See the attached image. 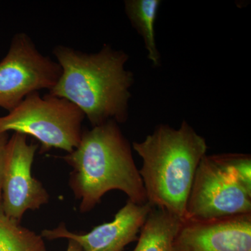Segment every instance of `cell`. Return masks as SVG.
<instances>
[{
	"instance_id": "1",
	"label": "cell",
	"mask_w": 251,
	"mask_h": 251,
	"mask_svg": "<svg viewBox=\"0 0 251 251\" xmlns=\"http://www.w3.org/2000/svg\"><path fill=\"white\" fill-rule=\"evenodd\" d=\"M52 54L62 75L50 94L75 104L92 127L109 120L127 121L134 75L126 69L129 59L126 52L104 44L93 53L58 45Z\"/></svg>"
},
{
	"instance_id": "2",
	"label": "cell",
	"mask_w": 251,
	"mask_h": 251,
	"mask_svg": "<svg viewBox=\"0 0 251 251\" xmlns=\"http://www.w3.org/2000/svg\"><path fill=\"white\" fill-rule=\"evenodd\" d=\"M62 158L72 168L69 186L80 201V212L92 210L112 190L125 193L135 204L148 203L131 145L117 122L82 130L78 146Z\"/></svg>"
},
{
	"instance_id": "3",
	"label": "cell",
	"mask_w": 251,
	"mask_h": 251,
	"mask_svg": "<svg viewBox=\"0 0 251 251\" xmlns=\"http://www.w3.org/2000/svg\"><path fill=\"white\" fill-rule=\"evenodd\" d=\"M132 148L143 160L139 173L148 202L184 220L195 175L207 151L205 138L184 120L178 128L157 126Z\"/></svg>"
},
{
	"instance_id": "4",
	"label": "cell",
	"mask_w": 251,
	"mask_h": 251,
	"mask_svg": "<svg viewBox=\"0 0 251 251\" xmlns=\"http://www.w3.org/2000/svg\"><path fill=\"white\" fill-rule=\"evenodd\" d=\"M85 118L82 110L67 99L34 92L0 117V133L13 130L31 135L40 143L41 154L52 149L71 153L80 143Z\"/></svg>"
},
{
	"instance_id": "5",
	"label": "cell",
	"mask_w": 251,
	"mask_h": 251,
	"mask_svg": "<svg viewBox=\"0 0 251 251\" xmlns=\"http://www.w3.org/2000/svg\"><path fill=\"white\" fill-rule=\"evenodd\" d=\"M61 75L57 61L41 53L26 33H18L0 62V108L11 111L29 94L50 90Z\"/></svg>"
},
{
	"instance_id": "6",
	"label": "cell",
	"mask_w": 251,
	"mask_h": 251,
	"mask_svg": "<svg viewBox=\"0 0 251 251\" xmlns=\"http://www.w3.org/2000/svg\"><path fill=\"white\" fill-rule=\"evenodd\" d=\"M251 214V193L226 171L215 155L203 157L188 196L184 219Z\"/></svg>"
},
{
	"instance_id": "7",
	"label": "cell",
	"mask_w": 251,
	"mask_h": 251,
	"mask_svg": "<svg viewBox=\"0 0 251 251\" xmlns=\"http://www.w3.org/2000/svg\"><path fill=\"white\" fill-rule=\"evenodd\" d=\"M27 135L14 133L9 138L3 171L1 206L6 216L20 223L27 210L47 204L49 195L31 175L39 144L27 143Z\"/></svg>"
},
{
	"instance_id": "8",
	"label": "cell",
	"mask_w": 251,
	"mask_h": 251,
	"mask_svg": "<svg viewBox=\"0 0 251 251\" xmlns=\"http://www.w3.org/2000/svg\"><path fill=\"white\" fill-rule=\"evenodd\" d=\"M173 251H251V214L182 220Z\"/></svg>"
},
{
	"instance_id": "9",
	"label": "cell",
	"mask_w": 251,
	"mask_h": 251,
	"mask_svg": "<svg viewBox=\"0 0 251 251\" xmlns=\"http://www.w3.org/2000/svg\"><path fill=\"white\" fill-rule=\"evenodd\" d=\"M153 207L149 202L138 204L128 201L112 221L96 226L87 233H74L62 223L55 228L44 229L41 236L49 240L74 241L82 251H122L130 243L138 240V234Z\"/></svg>"
},
{
	"instance_id": "10",
	"label": "cell",
	"mask_w": 251,
	"mask_h": 251,
	"mask_svg": "<svg viewBox=\"0 0 251 251\" xmlns=\"http://www.w3.org/2000/svg\"><path fill=\"white\" fill-rule=\"evenodd\" d=\"M181 221L168 211L153 206L132 251H173V244Z\"/></svg>"
},
{
	"instance_id": "11",
	"label": "cell",
	"mask_w": 251,
	"mask_h": 251,
	"mask_svg": "<svg viewBox=\"0 0 251 251\" xmlns=\"http://www.w3.org/2000/svg\"><path fill=\"white\" fill-rule=\"evenodd\" d=\"M160 0H126V14L130 24L143 38L148 59L154 67L161 65V55L157 49L155 22L161 4Z\"/></svg>"
},
{
	"instance_id": "12",
	"label": "cell",
	"mask_w": 251,
	"mask_h": 251,
	"mask_svg": "<svg viewBox=\"0 0 251 251\" xmlns=\"http://www.w3.org/2000/svg\"><path fill=\"white\" fill-rule=\"evenodd\" d=\"M0 251H47L41 235L5 214L0 204Z\"/></svg>"
},
{
	"instance_id": "13",
	"label": "cell",
	"mask_w": 251,
	"mask_h": 251,
	"mask_svg": "<svg viewBox=\"0 0 251 251\" xmlns=\"http://www.w3.org/2000/svg\"><path fill=\"white\" fill-rule=\"evenodd\" d=\"M217 161L251 193V157L245 153L214 154Z\"/></svg>"
},
{
	"instance_id": "14",
	"label": "cell",
	"mask_w": 251,
	"mask_h": 251,
	"mask_svg": "<svg viewBox=\"0 0 251 251\" xmlns=\"http://www.w3.org/2000/svg\"><path fill=\"white\" fill-rule=\"evenodd\" d=\"M9 140V133H0V204L1 202L3 171H4L5 155H6V147H7Z\"/></svg>"
},
{
	"instance_id": "15",
	"label": "cell",
	"mask_w": 251,
	"mask_h": 251,
	"mask_svg": "<svg viewBox=\"0 0 251 251\" xmlns=\"http://www.w3.org/2000/svg\"><path fill=\"white\" fill-rule=\"evenodd\" d=\"M67 251H82V249L77 242L69 240Z\"/></svg>"
}]
</instances>
